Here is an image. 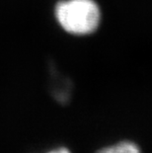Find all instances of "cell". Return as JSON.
I'll list each match as a JSON object with an SVG mask.
<instances>
[{
  "mask_svg": "<svg viewBox=\"0 0 152 153\" xmlns=\"http://www.w3.org/2000/svg\"><path fill=\"white\" fill-rule=\"evenodd\" d=\"M54 17L65 33L86 37L99 29L102 10L96 0H60L54 7Z\"/></svg>",
  "mask_w": 152,
  "mask_h": 153,
  "instance_id": "1",
  "label": "cell"
},
{
  "mask_svg": "<svg viewBox=\"0 0 152 153\" xmlns=\"http://www.w3.org/2000/svg\"><path fill=\"white\" fill-rule=\"evenodd\" d=\"M97 153H141L139 147L131 141H122L108 146Z\"/></svg>",
  "mask_w": 152,
  "mask_h": 153,
  "instance_id": "2",
  "label": "cell"
},
{
  "mask_svg": "<svg viewBox=\"0 0 152 153\" xmlns=\"http://www.w3.org/2000/svg\"><path fill=\"white\" fill-rule=\"evenodd\" d=\"M47 153H71V152L65 147H59V148H56V149H53V150L48 151Z\"/></svg>",
  "mask_w": 152,
  "mask_h": 153,
  "instance_id": "3",
  "label": "cell"
}]
</instances>
